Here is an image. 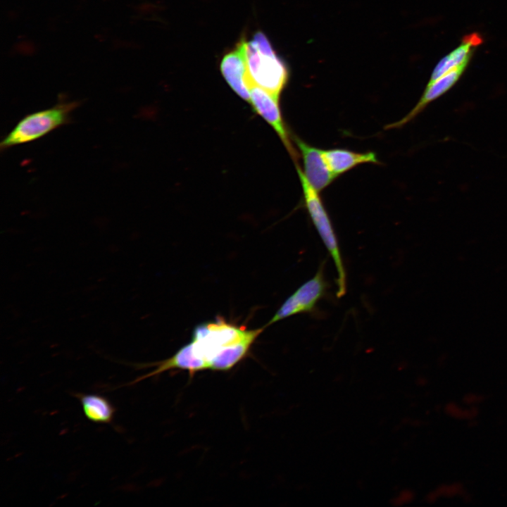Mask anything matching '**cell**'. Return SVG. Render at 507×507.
I'll return each instance as SVG.
<instances>
[{"instance_id": "cell-1", "label": "cell", "mask_w": 507, "mask_h": 507, "mask_svg": "<svg viewBox=\"0 0 507 507\" xmlns=\"http://www.w3.org/2000/svg\"><path fill=\"white\" fill-rule=\"evenodd\" d=\"M301 184L303 203L310 218L316 229L336 269V295L342 297L346 292V273L342 256L339 241L329 214L318 192L307 181L301 166L295 163Z\"/></svg>"}, {"instance_id": "cell-2", "label": "cell", "mask_w": 507, "mask_h": 507, "mask_svg": "<svg viewBox=\"0 0 507 507\" xmlns=\"http://www.w3.org/2000/svg\"><path fill=\"white\" fill-rule=\"evenodd\" d=\"M80 102L61 101L54 106L26 115L0 143L1 151L37 140L72 120Z\"/></svg>"}, {"instance_id": "cell-9", "label": "cell", "mask_w": 507, "mask_h": 507, "mask_svg": "<svg viewBox=\"0 0 507 507\" xmlns=\"http://www.w3.org/2000/svg\"><path fill=\"white\" fill-rule=\"evenodd\" d=\"M467 65L468 64L460 65L441 76L436 80L428 82L421 98L413 109L401 120L387 125L385 129L401 127L414 119L427 105L444 94L454 86L463 75Z\"/></svg>"}, {"instance_id": "cell-12", "label": "cell", "mask_w": 507, "mask_h": 507, "mask_svg": "<svg viewBox=\"0 0 507 507\" xmlns=\"http://www.w3.org/2000/svg\"><path fill=\"white\" fill-rule=\"evenodd\" d=\"M479 35L473 34L466 37L462 44L445 56L435 66L428 82H432L453 69L468 64L474 49L480 44Z\"/></svg>"}, {"instance_id": "cell-13", "label": "cell", "mask_w": 507, "mask_h": 507, "mask_svg": "<svg viewBox=\"0 0 507 507\" xmlns=\"http://www.w3.org/2000/svg\"><path fill=\"white\" fill-rule=\"evenodd\" d=\"M85 417L96 423L112 422L115 409L106 397L94 394H77Z\"/></svg>"}, {"instance_id": "cell-5", "label": "cell", "mask_w": 507, "mask_h": 507, "mask_svg": "<svg viewBox=\"0 0 507 507\" xmlns=\"http://www.w3.org/2000/svg\"><path fill=\"white\" fill-rule=\"evenodd\" d=\"M327 288L323 261L315 275L285 299L265 327L292 315L312 312L325 296Z\"/></svg>"}, {"instance_id": "cell-8", "label": "cell", "mask_w": 507, "mask_h": 507, "mask_svg": "<svg viewBox=\"0 0 507 507\" xmlns=\"http://www.w3.org/2000/svg\"><path fill=\"white\" fill-rule=\"evenodd\" d=\"M220 68L222 75L232 90L241 98L250 102V87L247 82L242 39L223 56Z\"/></svg>"}, {"instance_id": "cell-11", "label": "cell", "mask_w": 507, "mask_h": 507, "mask_svg": "<svg viewBox=\"0 0 507 507\" xmlns=\"http://www.w3.org/2000/svg\"><path fill=\"white\" fill-rule=\"evenodd\" d=\"M324 158L332 173L339 176L363 163L380 164L374 152L358 153L345 149L323 150Z\"/></svg>"}, {"instance_id": "cell-16", "label": "cell", "mask_w": 507, "mask_h": 507, "mask_svg": "<svg viewBox=\"0 0 507 507\" xmlns=\"http://www.w3.org/2000/svg\"><path fill=\"white\" fill-rule=\"evenodd\" d=\"M413 494L410 491H403L401 492L398 496H396L394 500V503L396 505H401L403 503H406L408 501H411L413 499Z\"/></svg>"}, {"instance_id": "cell-15", "label": "cell", "mask_w": 507, "mask_h": 507, "mask_svg": "<svg viewBox=\"0 0 507 507\" xmlns=\"http://www.w3.org/2000/svg\"><path fill=\"white\" fill-rule=\"evenodd\" d=\"M446 412L452 417L461 419L469 418L475 415L474 408H462L458 404L453 403L446 406Z\"/></svg>"}, {"instance_id": "cell-6", "label": "cell", "mask_w": 507, "mask_h": 507, "mask_svg": "<svg viewBox=\"0 0 507 507\" xmlns=\"http://www.w3.org/2000/svg\"><path fill=\"white\" fill-rule=\"evenodd\" d=\"M250 103L254 110L273 127L292 159L297 163L299 154L289 139L279 107V100L265 89L253 85L250 87Z\"/></svg>"}, {"instance_id": "cell-3", "label": "cell", "mask_w": 507, "mask_h": 507, "mask_svg": "<svg viewBox=\"0 0 507 507\" xmlns=\"http://www.w3.org/2000/svg\"><path fill=\"white\" fill-rule=\"evenodd\" d=\"M263 329L248 330L218 318L194 329L191 341L193 351L206 362L209 369L211 361L219 353L249 338H257Z\"/></svg>"}, {"instance_id": "cell-14", "label": "cell", "mask_w": 507, "mask_h": 507, "mask_svg": "<svg viewBox=\"0 0 507 507\" xmlns=\"http://www.w3.org/2000/svg\"><path fill=\"white\" fill-rule=\"evenodd\" d=\"M463 487L458 484H452L451 485H442L439 487L434 492H432L428 496L432 501H434L440 496H453L462 492Z\"/></svg>"}, {"instance_id": "cell-10", "label": "cell", "mask_w": 507, "mask_h": 507, "mask_svg": "<svg viewBox=\"0 0 507 507\" xmlns=\"http://www.w3.org/2000/svg\"><path fill=\"white\" fill-rule=\"evenodd\" d=\"M156 368L149 373L138 377L132 382L137 383L144 379L158 375L172 369H180L189 372L191 375L208 369L205 361L198 358L193 351L192 343L181 347L175 354L168 359L151 364Z\"/></svg>"}, {"instance_id": "cell-4", "label": "cell", "mask_w": 507, "mask_h": 507, "mask_svg": "<svg viewBox=\"0 0 507 507\" xmlns=\"http://www.w3.org/2000/svg\"><path fill=\"white\" fill-rule=\"evenodd\" d=\"M242 40L249 87L253 85L259 87L279 100L289 79L285 63L277 52H261L251 40Z\"/></svg>"}, {"instance_id": "cell-17", "label": "cell", "mask_w": 507, "mask_h": 507, "mask_svg": "<svg viewBox=\"0 0 507 507\" xmlns=\"http://www.w3.org/2000/svg\"><path fill=\"white\" fill-rule=\"evenodd\" d=\"M465 401L467 403H474L475 402L479 401V397H477L476 395H467L466 398L465 399Z\"/></svg>"}, {"instance_id": "cell-7", "label": "cell", "mask_w": 507, "mask_h": 507, "mask_svg": "<svg viewBox=\"0 0 507 507\" xmlns=\"http://www.w3.org/2000/svg\"><path fill=\"white\" fill-rule=\"evenodd\" d=\"M294 141L303 159L302 171L307 181L318 192H321L337 177L330 170L323 154V149L307 144L295 135Z\"/></svg>"}]
</instances>
